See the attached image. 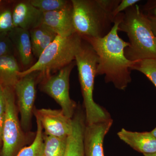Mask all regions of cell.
<instances>
[{
	"label": "cell",
	"mask_w": 156,
	"mask_h": 156,
	"mask_svg": "<svg viewBox=\"0 0 156 156\" xmlns=\"http://www.w3.org/2000/svg\"><path fill=\"white\" fill-rule=\"evenodd\" d=\"M150 21L152 29L154 34L156 36V17L154 16H148L147 15Z\"/></svg>",
	"instance_id": "28"
},
{
	"label": "cell",
	"mask_w": 156,
	"mask_h": 156,
	"mask_svg": "<svg viewBox=\"0 0 156 156\" xmlns=\"http://www.w3.org/2000/svg\"><path fill=\"white\" fill-rule=\"evenodd\" d=\"M118 31L126 33L129 39L130 45L125 49V54L129 60L156 59V36L147 15L137 5L123 12Z\"/></svg>",
	"instance_id": "3"
},
{
	"label": "cell",
	"mask_w": 156,
	"mask_h": 156,
	"mask_svg": "<svg viewBox=\"0 0 156 156\" xmlns=\"http://www.w3.org/2000/svg\"><path fill=\"white\" fill-rule=\"evenodd\" d=\"M76 65L74 60L59 70L57 74L48 78L42 87L44 92L61 106L65 115L71 119L75 112L76 104L69 96V77Z\"/></svg>",
	"instance_id": "7"
},
{
	"label": "cell",
	"mask_w": 156,
	"mask_h": 156,
	"mask_svg": "<svg viewBox=\"0 0 156 156\" xmlns=\"http://www.w3.org/2000/svg\"><path fill=\"white\" fill-rule=\"evenodd\" d=\"M8 34L14 47L17 49L22 64L24 66L30 65L32 62L33 53L29 31L15 27Z\"/></svg>",
	"instance_id": "15"
},
{
	"label": "cell",
	"mask_w": 156,
	"mask_h": 156,
	"mask_svg": "<svg viewBox=\"0 0 156 156\" xmlns=\"http://www.w3.org/2000/svg\"><path fill=\"white\" fill-rule=\"evenodd\" d=\"M146 10H147L148 11L147 15L156 17V2L151 5L149 4Z\"/></svg>",
	"instance_id": "26"
},
{
	"label": "cell",
	"mask_w": 156,
	"mask_h": 156,
	"mask_svg": "<svg viewBox=\"0 0 156 156\" xmlns=\"http://www.w3.org/2000/svg\"><path fill=\"white\" fill-rule=\"evenodd\" d=\"M12 13L14 28L30 31L42 24L44 13L35 8L29 1L17 3Z\"/></svg>",
	"instance_id": "12"
},
{
	"label": "cell",
	"mask_w": 156,
	"mask_h": 156,
	"mask_svg": "<svg viewBox=\"0 0 156 156\" xmlns=\"http://www.w3.org/2000/svg\"><path fill=\"white\" fill-rule=\"evenodd\" d=\"M139 2V0H121L119 4L113 11L114 18H115L118 14L122 13V11H126V9L131 6L136 5V3Z\"/></svg>",
	"instance_id": "24"
},
{
	"label": "cell",
	"mask_w": 156,
	"mask_h": 156,
	"mask_svg": "<svg viewBox=\"0 0 156 156\" xmlns=\"http://www.w3.org/2000/svg\"><path fill=\"white\" fill-rule=\"evenodd\" d=\"M2 2V1H1V0H0V3H1V2Z\"/></svg>",
	"instance_id": "31"
},
{
	"label": "cell",
	"mask_w": 156,
	"mask_h": 156,
	"mask_svg": "<svg viewBox=\"0 0 156 156\" xmlns=\"http://www.w3.org/2000/svg\"><path fill=\"white\" fill-rule=\"evenodd\" d=\"M29 31L33 53L38 58L58 36L43 24Z\"/></svg>",
	"instance_id": "16"
},
{
	"label": "cell",
	"mask_w": 156,
	"mask_h": 156,
	"mask_svg": "<svg viewBox=\"0 0 156 156\" xmlns=\"http://www.w3.org/2000/svg\"><path fill=\"white\" fill-rule=\"evenodd\" d=\"M4 121H5V114L0 115V144L2 142L3 131Z\"/></svg>",
	"instance_id": "27"
},
{
	"label": "cell",
	"mask_w": 156,
	"mask_h": 156,
	"mask_svg": "<svg viewBox=\"0 0 156 156\" xmlns=\"http://www.w3.org/2000/svg\"><path fill=\"white\" fill-rule=\"evenodd\" d=\"M42 24L48 27L58 36L68 37L76 33L70 4L64 9L43 14Z\"/></svg>",
	"instance_id": "11"
},
{
	"label": "cell",
	"mask_w": 156,
	"mask_h": 156,
	"mask_svg": "<svg viewBox=\"0 0 156 156\" xmlns=\"http://www.w3.org/2000/svg\"><path fill=\"white\" fill-rule=\"evenodd\" d=\"M152 134L154 135V136L156 138V128H154L153 131H151Z\"/></svg>",
	"instance_id": "30"
},
{
	"label": "cell",
	"mask_w": 156,
	"mask_h": 156,
	"mask_svg": "<svg viewBox=\"0 0 156 156\" xmlns=\"http://www.w3.org/2000/svg\"><path fill=\"white\" fill-rule=\"evenodd\" d=\"M76 32L82 37L101 38L111 30L112 12L121 0H72Z\"/></svg>",
	"instance_id": "2"
},
{
	"label": "cell",
	"mask_w": 156,
	"mask_h": 156,
	"mask_svg": "<svg viewBox=\"0 0 156 156\" xmlns=\"http://www.w3.org/2000/svg\"><path fill=\"white\" fill-rule=\"evenodd\" d=\"M13 88L4 87L6 108L1 156H16L24 143V134L17 116Z\"/></svg>",
	"instance_id": "6"
},
{
	"label": "cell",
	"mask_w": 156,
	"mask_h": 156,
	"mask_svg": "<svg viewBox=\"0 0 156 156\" xmlns=\"http://www.w3.org/2000/svg\"><path fill=\"white\" fill-rule=\"evenodd\" d=\"M19 65L13 54L0 57V83L13 87L19 80Z\"/></svg>",
	"instance_id": "17"
},
{
	"label": "cell",
	"mask_w": 156,
	"mask_h": 156,
	"mask_svg": "<svg viewBox=\"0 0 156 156\" xmlns=\"http://www.w3.org/2000/svg\"><path fill=\"white\" fill-rule=\"evenodd\" d=\"M132 70H136L143 73L156 87V59L135 62Z\"/></svg>",
	"instance_id": "21"
},
{
	"label": "cell",
	"mask_w": 156,
	"mask_h": 156,
	"mask_svg": "<svg viewBox=\"0 0 156 156\" xmlns=\"http://www.w3.org/2000/svg\"><path fill=\"white\" fill-rule=\"evenodd\" d=\"M37 119V131L33 142L29 146L22 148L15 156H42L44 151V135L41 123Z\"/></svg>",
	"instance_id": "19"
},
{
	"label": "cell",
	"mask_w": 156,
	"mask_h": 156,
	"mask_svg": "<svg viewBox=\"0 0 156 156\" xmlns=\"http://www.w3.org/2000/svg\"><path fill=\"white\" fill-rule=\"evenodd\" d=\"M13 28L12 11L9 8H0V34L8 33Z\"/></svg>",
	"instance_id": "22"
},
{
	"label": "cell",
	"mask_w": 156,
	"mask_h": 156,
	"mask_svg": "<svg viewBox=\"0 0 156 156\" xmlns=\"http://www.w3.org/2000/svg\"><path fill=\"white\" fill-rule=\"evenodd\" d=\"M31 4L43 13L57 11L65 8L71 1L65 0H30Z\"/></svg>",
	"instance_id": "20"
},
{
	"label": "cell",
	"mask_w": 156,
	"mask_h": 156,
	"mask_svg": "<svg viewBox=\"0 0 156 156\" xmlns=\"http://www.w3.org/2000/svg\"><path fill=\"white\" fill-rule=\"evenodd\" d=\"M34 114L41 123L47 135L67 137L72 132V119L66 116L62 110L36 109Z\"/></svg>",
	"instance_id": "9"
},
{
	"label": "cell",
	"mask_w": 156,
	"mask_h": 156,
	"mask_svg": "<svg viewBox=\"0 0 156 156\" xmlns=\"http://www.w3.org/2000/svg\"><path fill=\"white\" fill-rule=\"evenodd\" d=\"M83 39L81 48L76 55L75 61L77 66L83 99L86 124L90 125L106 121L111 117L107 112L95 103L93 99L98 56L92 46Z\"/></svg>",
	"instance_id": "4"
},
{
	"label": "cell",
	"mask_w": 156,
	"mask_h": 156,
	"mask_svg": "<svg viewBox=\"0 0 156 156\" xmlns=\"http://www.w3.org/2000/svg\"><path fill=\"white\" fill-rule=\"evenodd\" d=\"M73 131L67 137V146L64 156H85L84 134L86 117L80 110L72 118Z\"/></svg>",
	"instance_id": "13"
},
{
	"label": "cell",
	"mask_w": 156,
	"mask_h": 156,
	"mask_svg": "<svg viewBox=\"0 0 156 156\" xmlns=\"http://www.w3.org/2000/svg\"><path fill=\"white\" fill-rule=\"evenodd\" d=\"M67 137H57L45 134L44 136V151L42 156H64Z\"/></svg>",
	"instance_id": "18"
},
{
	"label": "cell",
	"mask_w": 156,
	"mask_h": 156,
	"mask_svg": "<svg viewBox=\"0 0 156 156\" xmlns=\"http://www.w3.org/2000/svg\"><path fill=\"white\" fill-rule=\"evenodd\" d=\"M143 154L144 156H156V152L152 154Z\"/></svg>",
	"instance_id": "29"
},
{
	"label": "cell",
	"mask_w": 156,
	"mask_h": 156,
	"mask_svg": "<svg viewBox=\"0 0 156 156\" xmlns=\"http://www.w3.org/2000/svg\"><path fill=\"white\" fill-rule=\"evenodd\" d=\"M33 74L32 73L20 78L13 88L21 117L20 125L25 130L30 126L35 100L36 82Z\"/></svg>",
	"instance_id": "8"
},
{
	"label": "cell",
	"mask_w": 156,
	"mask_h": 156,
	"mask_svg": "<svg viewBox=\"0 0 156 156\" xmlns=\"http://www.w3.org/2000/svg\"><path fill=\"white\" fill-rule=\"evenodd\" d=\"M118 135L121 140L137 151L143 154L156 152V138L151 132H133L122 128Z\"/></svg>",
	"instance_id": "14"
},
{
	"label": "cell",
	"mask_w": 156,
	"mask_h": 156,
	"mask_svg": "<svg viewBox=\"0 0 156 156\" xmlns=\"http://www.w3.org/2000/svg\"><path fill=\"white\" fill-rule=\"evenodd\" d=\"M6 108L4 87L0 83V115L5 114Z\"/></svg>",
	"instance_id": "25"
},
{
	"label": "cell",
	"mask_w": 156,
	"mask_h": 156,
	"mask_svg": "<svg viewBox=\"0 0 156 156\" xmlns=\"http://www.w3.org/2000/svg\"><path fill=\"white\" fill-rule=\"evenodd\" d=\"M111 118L94 124H86L84 134L85 156H105L103 141L112 125Z\"/></svg>",
	"instance_id": "10"
},
{
	"label": "cell",
	"mask_w": 156,
	"mask_h": 156,
	"mask_svg": "<svg viewBox=\"0 0 156 156\" xmlns=\"http://www.w3.org/2000/svg\"><path fill=\"white\" fill-rule=\"evenodd\" d=\"M0 147H1V144H0Z\"/></svg>",
	"instance_id": "32"
},
{
	"label": "cell",
	"mask_w": 156,
	"mask_h": 156,
	"mask_svg": "<svg viewBox=\"0 0 156 156\" xmlns=\"http://www.w3.org/2000/svg\"><path fill=\"white\" fill-rule=\"evenodd\" d=\"M14 47L8 33L0 34V57L13 54Z\"/></svg>",
	"instance_id": "23"
},
{
	"label": "cell",
	"mask_w": 156,
	"mask_h": 156,
	"mask_svg": "<svg viewBox=\"0 0 156 156\" xmlns=\"http://www.w3.org/2000/svg\"><path fill=\"white\" fill-rule=\"evenodd\" d=\"M123 15L122 12L115 17L111 30L103 37H82L92 46L98 56L96 75H105L106 83H112L121 90H125L131 82V71L135 63L125 56V49L130 45L129 42L118 35Z\"/></svg>",
	"instance_id": "1"
},
{
	"label": "cell",
	"mask_w": 156,
	"mask_h": 156,
	"mask_svg": "<svg viewBox=\"0 0 156 156\" xmlns=\"http://www.w3.org/2000/svg\"><path fill=\"white\" fill-rule=\"evenodd\" d=\"M83 40L82 37L76 33L68 37L57 36L34 64L20 72V78L36 72L48 73L66 66L74 61Z\"/></svg>",
	"instance_id": "5"
}]
</instances>
